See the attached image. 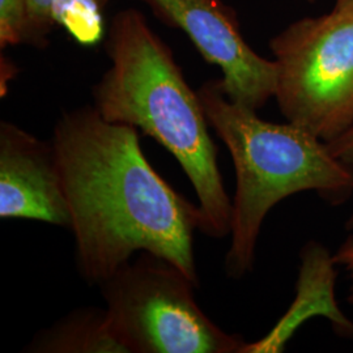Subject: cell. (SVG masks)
I'll use <instances>...</instances> for the list:
<instances>
[{
  "instance_id": "obj_1",
  "label": "cell",
  "mask_w": 353,
  "mask_h": 353,
  "mask_svg": "<svg viewBox=\"0 0 353 353\" xmlns=\"http://www.w3.org/2000/svg\"><path fill=\"white\" fill-rule=\"evenodd\" d=\"M52 144L83 278L101 285L134 252H148L198 283L194 232L202 224L199 205L152 168L137 127L110 122L94 106H84L58 119Z\"/></svg>"
},
{
  "instance_id": "obj_2",
  "label": "cell",
  "mask_w": 353,
  "mask_h": 353,
  "mask_svg": "<svg viewBox=\"0 0 353 353\" xmlns=\"http://www.w3.org/2000/svg\"><path fill=\"white\" fill-rule=\"evenodd\" d=\"M109 70L93 88L94 108L110 122L140 128L170 152L199 201L201 232L230 234L232 201L217 164V145L198 92L173 51L135 8L114 14L105 41Z\"/></svg>"
},
{
  "instance_id": "obj_3",
  "label": "cell",
  "mask_w": 353,
  "mask_h": 353,
  "mask_svg": "<svg viewBox=\"0 0 353 353\" xmlns=\"http://www.w3.org/2000/svg\"><path fill=\"white\" fill-rule=\"evenodd\" d=\"M198 94L210 126L227 145L234 165L225 272L241 279L252 271L261 229L274 205L303 191L344 203L353 194V169L309 131L290 122H267L229 100L220 79L205 81Z\"/></svg>"
},
{
  "instance_id": "obj_4",
  "label": "cell",
  "mask_w": 353,
  "mask_h": 353,
  "mask_svg": "<svg viewBox=\"0 0 353 353\" xmlns=\"http://www.w3.org/2000/svg\"><path fill=\"white\" fill-rule=\"evenodd\" d=\"M196 281L148 252L101 284L106 316L126 353H243L248 341L205 316L194 297Z\"/></svg>"
},
{
  "instance_id": "obj_5",
  "label": "cell",
  "mask_w": 353,
  "mask_h": 353,
  "mask_svg": "<svg viewBox=\"0 0 353 353\" xmlns=\"http://www.w3.org/2000/svg\"><path fill=\"white\" fill-rule=\"evenodd\" d=\"M285 119L330 143L353 125V8L292 23L270 41Z\"/></svg>"
},
{
  "instance_id": "obj_6",
  "label": "cell",
  "mask_w": 353,
  "mask_h": 353,
  "mask_svg": "<svg viewBox=\"0 0 353 353\" xmlns=\"http://www.w3.org/2000/svg\"><path fill=\"white\" fill-rule=\"evenodd\" d=\"M165 23L182 30L203 59L221 70L225 94L258 112L275 96L276 65L246 42L239 17L223 0H141Z\"/></svg>"
},
{
  "instance_id": "obj_7",
  "label": "cell",
  "mask_w": 353,
  "mask_h": 353,
  "mask_svg": "<svg viewBox=\"0 0 353 353\" xmlns=\"http://www.w3.org/2000/svg\"><path fill=\"white\" fill-rule=\"evenodd\" d=\"M0 217L71 227L55 147L24 128L0 123Z\"/></svg>"
},
{
  "instance_id": "obj_8",
  "label": "cell",
  "mask_w": 353,
  "mask_h": 353,
  "mask_svg": "<svg viewBox=\"0 0 353 353\" xmlns=\"http://www.w3.org/2000/svg\"><path fill=\"white\" fill-rule=\"evenodd\" d=\"M335 262L327 250L309 242L301 252V268L297 293L288 312L261 341L248 343L243 353L281 352L294 331L307 318L325 316L341 335L353 338V323L341 313L335 303Z\"/></svg>"
},
{
  "instance_id": "obj_9",
  "label": "cell",
  "mask_w": 353,
  "mask_h": 353,
  "mask_svg": "<svg viewBox=\"0 0 353 353\" xmlns=\"http://www.w3.org/2000/svg\"><path fill=\"white\" fill-rule=\"evenodd\" d=\"M108 0H29L24 43L36 49L49 45L52 29L64 28L81 45L97 43L105 32Z\"/></svg>"
},
{
  "instance_id": "obj_10",
  "label": "cell",
  "mask_w": 353,
  "mask_h": 353,
  "mask_svg": "<svg viewBox=\"0 0 353 353\" xmlns=\"http://www.w3.org/2000/svg\"><path fill=\"white\" fill-rule=\"evenodd\" d=\"M26 351L37 353H126L108 322L106 310L80 309L38 332Z\"/></svg>"
},
{
  "instance_id": "obj_11",
  "label": "cell",
  "mask_w": 353,
  "mask_h": 353,
  "mask_svg": "<svg viewBox=\"0 0 353 353\" xmlns=\"http://www.w3.org/2000/svg\"><path fill=\"white\" fill-rule=\"evenodd\" d=\"M29 0H0V48L24 43Z\"/></svg>"
},
{
  "instance_id": "obj_12",
  "label": "cell",
  "mask_w": 353,
  "mask_h": 353,
  "mask_svg": "<svg viewBox=\"0 0 353 353\" xmlns=\"http://www.w3.org/2000/svg\"><path fill=\"white\" fill-rule=\"evenodd\" d=\"M327 144L335 157H338L341 163L351 166L353 169V125L345 132H343L341 137ZM347 228L350 230L353 229V214L347 221Z\"/></svg>"
},
{
  "instance_id": "obj_13",
  "label": "cell",
  "mask_w": 353,
  "mask_h": 353,
  "mask_svg": "<svg viewBox=\"0 0 353 353\" xmlns=\"http://www.w3.org/2000/svg\"><path fill=\"white\" fill-rule=\"evenodd\" d=\"M335 265H339L345 270L351 280V287L348 293V303L353 305V233L339 246V249L332 255Z\"/></svg>"
},
{
  "instance_id": "obj_14",
  "label": "cell",
  "mask_w": 353,
  "mask_h": 353,
  "mask_svg": "<svg viewBox=\"0 0 353 353\" xmlns=\"http://www.w3.org/2000/svg\"><path fill=\"white\" fill-rule=\"evenodd\" d=\"M335 7L336 8H353V0H336Z\"/></svg>"
},
{
  "instance_id": "obj_15",
  "label": "cell",
  "mask_w": 353,
  "mask_h": 353,
  "mask_svg": "<svg viewBox=\"0 0 353 353\" xmlns=\"http://www.w3.org/2000/svg\"><path fill=\"white\" fill-rule=\"evenodd\" d=\"M307 1H314V0H307Z\"/></svg>"
}]
</instances>
